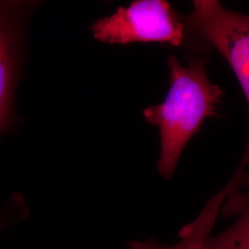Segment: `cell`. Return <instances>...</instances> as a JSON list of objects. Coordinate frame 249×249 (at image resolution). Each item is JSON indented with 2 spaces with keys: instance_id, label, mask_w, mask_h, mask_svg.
<instances>
[{
  "instance_id": "cell-1",
  "label": "cell",
  "mask_w": 249,
  "mask_h": 249,
  "mask_svg": "<svg viewBox=\"0 0 249 249\" xmlns=\"http://www.w3.org/2000/svg\"><path fill=\"white\" fill-rule=\"evenodd\" d=\"M170 89L163 103L144 110L145 120L160 130L158 171L170 179L189 140L205 120L216 114L224 91L208 76L205 56L191 58L183 65L174 55L168 58Z\"/></svg>"
},
{
  "instance_id": "cell-2",
  "label": "cell",
  "mask_w": 249,
  "mask_h": 249,
  "mask_svg": "<svg viewBox=\"0 0 249 249\" xmlns=\"http://www.w3.org/2000/svg\"><path fill=\"white\" fill-rule=\"evenodd\" d=\"M185 20L189 37L218 50L229 63L249 108V15L226 9L215 0H196ZM248 165L249 140L238 170L245 171Z\"/></svg>"
},
{
  "instance_id": "cell-3",
  "label": "cell",
  "mask_w": 249,
  "mask_h": 249,
  "mask_svg": "<svg viewBox=\"0 0 249 249\" xmlns=\"http://www.w3.org/2000/svg\"><path fill=\"white\" fill-rule=\"evenodd\" d=\"M92 36L100 42L125 45L161 43L180 46L188 37L185 18L167 1L138 0L95 21Z\"/></svg>"
},
{
  "instance_id": "cell-4",
  "label": "cell",
  "mask_w": 249,
  "mask_h": 249,
  "mask_svg": "<svg viewBox=\"0 0 249 249\" xmlns=\"http://www.w3.org/2000/svg\"><path fill=\"white\" fill-rule=\"evenodd\" d=\"M26 6V3L19 1H3L0 6V134L11 121L22 59Z\"/></svg>"
},
{
  "instance_id": "cell-5",
  "label": "cell",
  "mask_w": 249,
  "mask_h": 249,
  "mask_svg": "<svg viewBox=\"0 0 249 249\" xmlns=\"http://www.w3.org/2000/svg\"><path fill=\"white\" fill-rule=\"evenodd\" d=\"M223 217L237 219L225 231L189 245L164 246L154 241V249H249V185L238 181L224 199ZM223 201V202H224Z\"/></svg>"
},
{
  "instance_id": "cell-6",
  "label": "cell",
  "mask_w": 249,
  "mask_h": 249,
  "mask_svg": "<svg viewBox=\"0 0 249 249\" xmlns=\"http://www.w3.org/2000/svg\"><path fill=\"white\" fill-rule=\"evenodd\" d=\"M25 209L22 207L19 196H13L9 204L0 211V233L10 224L21 218L19 214L24 213Z\"/></svg>"
},
{
  "instance_id": "cell-7",
  "label": "cell",
  "mask_w": 249,
  "mask_h": 249,
  "mask_svg": "<svg viewBox=\"0 0 249 249\" xmlns=\"http://www.w3.org/2000/svg\"><path fill=\"white\" fill-rule=\"evenodd\" d=\"M241 180H242L244 183L249 184V174L244 172V173L242 174V176H241Z\"/></svg>"
},
{
  "instance_id": "cell-8",
  "label": "cell",
  "mask_w": 249,
  "mask_h": 249,
  "mask_svg": "<svg viewBox=\"0 0 249 249\" xmlns=\"http://www.w3.org/2000/svg\"><path fill=\"white\" fill-rule=\"evenodd\" d=\"M2 2H3V1H0V6H1V4H2Z\"/></svg>"
}]
</instances>
